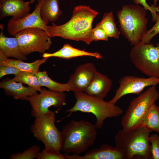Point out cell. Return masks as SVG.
<instances>
[{"label": "cell", "mask_w": 159, "mask_h": 159, "mask_svg": "<svg viewBox=\"0 0 159 159\" xmlns=\"http://www.w3.org/2000/svg\"><path fill=\"white\" fill-rule=\"evenodd\" d=\"M67 159H126L128 158L125 152L116 147L104 143L99 148L91 150L84 155H80L64 153Z\"/></svg>", "instance_id": "14"}, {"label": "cell", "mask_w": 159, "mask_h": 159, "mask_svg": "<svg viewBox=\"0 0 159 159\" xmlns=\"http://www.w3.org/2000/svg\"><path fill=\"white\" fill-rule=\"evenodd\" d=\"M149 141L151 143L152 158L159 159V135L155 134H152L149 136Z\"/></svg>", "instance_id": "29"}, {"label": "cell", "mask_w": 159, "mask_h": 159, "mask_svg": "<svg viewBox=\"0 0 159 159\" xmlns=\"http://www.w3.org/2000/svg\"><path fill=\"white\" fill-rule=\"evenodd\" d=\"M55 112L52 111L46 114L35 118L30 130L35 138L44 144L45 148L61 151V132L55 124Z\"/></svg>", "instance_id": "7"}, {"label": "cell", "mask_w": 159, "mask_h": 159, "mask_svg": "<svg viewBox=\"0 0 159 159\" xmlns=\"http://www.w3.org/2000/svg\"><path fill=\"white\" fill-rule=\"evenodd\" d=\"M141 126L149 132L159 133V107L155 104L147 111L142 120Z\"/></svg>", "instance_id": "22"}, {"label": "cell", "mask_w": 159, "mask_h": 159, "mask_svg": "<svg viewBox=\"0 0 159 159\" xmlns=\"http://www.w3.org/2000/svg\"><path fill=\"white\" fill-rule=\"evenodd\" d=\"M85 56L94 57L98 59L103 58L102 55L99 53L90 52L80 50L74 48L67 43L64 44L61 49L55 52L44 53L42 55L43 58L54 57L66 59Z\"/></svg>", "instance_id": "19"}, {"label": "cell", "mask_w": 159, "mask_h": 159, "mask_svg": "<svg viewBox=\"0 0 159 159\" xmlns=\"http://www.w3.org/2000/svg\"><path fill=\"white\" fill-rule=\"evenodd\" d=\"M42 0H30L29 2L30 3V4H33L36 1H37L38 2H39Z\"/></svg>", "instance_id": "33"}, {"label": "cell", "mask_w": 159, "mask_h": 159, "mask_svg": "<svg viewBox=\"0 0 159 159\" xmlns=\"http://www.w3.org/2000/svg\"><path fill=\"white\" fill-rule=\"evenodd\" d=\"M48 58H43L32 63H27L21 59H9L0 51V65H7L16 67L22 71L36 73L39 71L41 65L45 63Z\"/></svg>", "instance_id": "20"}, {"label": "cell", "mask_w": 159, "mask_h": 159, "mask_svg": "<svg viewBox=\"0 0 159 159\" xmlns=\"http://www.w3.org/2000/svg\"><path fill=\"white\" fill-rule=\"evenodd\" d=\"M135 4H140L146 11H149L152 15V20L156 22L157 20V13L159 11V6H155L154 4L149 6L146 2V0H132Z\"/></svg>", "instance_id": "30"}, {"label": "cell", "mask_w": 159, "mask_h": 159, "mask_svg": "<svg viewBox=\"0 0 159 159\" xmlns=\"http://www.w3.org/2000/svg\"><path fill=\"white\" fill-rule=\"evenodd\" d=\"M36 75L42 87H45L49 90L57 92L70 91L67 83L62 84L53 80L48 76L46 71H39L36 73Z\"/></svg>", "instance_id": "23"}, {"label": "cell", "mask_w": 159, "mask_h": 159, "mask_svg": "<svg viewBox=\"0 0 159 159\" xmlns=\"http://www.w3.org/2000/svg\"></svg>", "instance_id": "35"}, {"label": "cell", "mask_w": 159, "mask_h": 159, "mask_svg": "<svg viewBox=\"0 0 159 159\" xmlns=\"http://www.w3.org/2000/svg\"><path fill=\"white\" fill-rule=\"evenodd\" d=\"M150 132L140 126L129 130H119L114 137L115 147L123 150L128 159L136 156L152 158L149 138Z\"/></svg>", "instance_id": "5"}, {"label": "cell", "mask_w": 159, "mask_h": 159, "mask_svg": "<svg viewBox=\"0 0 159 159\" xmlns=\"http://www.w3.org/2000/svg\"><path fill=\"white\" fill-rule=\"evenodd\" d=\"M159 33V11L157 13V20L155 24L146 33L140 42L143 43H149L152 39Z\"/></svg>", "instance_id": "28"}, {"label": "cell", "mask_w": 159, "mask_h": 159, "mask_svg": "<svg viewBox=\"0 0 159 159\" xmlns=\"http://www.w3.org/2000/svg\"><path fill=\"white\" fill-rule=\"evenodd\" d=\"M130 57L132 64L143 73L149 77H159V42H140L131 49Z\"/></svg>", "instance_id": "8"}, {"label": "cell", "mask_w": 159, "mask_h": 159, "mask_svg": "<svg viewBox=\"0 0 159 159\" xmlns=\"http://www.w3.org/2000/svg\"><path fill=\"white\" fill-rule=\"evenodd\" d=\"M31 9L29 1L0 0V19L12 16V20H17L29 15Z\"/></svg>", "instance_id": "15"}, {"label": "cell", "mask_w": 159, "mask_h": 159, "mask_svg": "<svg viewBox=\"0 0 159 159\" xmlns=\"http://www.w3.org/2000/svg\"><path fill=\"white\" fill-rule=\"evenodd\" d=\"M108 37L105 30L101 27L96 25L92 32V41L108 40Z\"/></svg>", "instance_id": "31"}, {"label": "cell", "mask_w": 159, "mask_h": 159, "mask_svg": "<svg viewBox=\"0 0 159 159\" xmlns=\"http://www.w3.org/2000/svg\"><path fill=\"white\" fill-rule=\"evenodd\" d=\"M158 0H153L154 5L155 6H157V3Z\"/></svg>", "instance_id": "34"}, {"label": "cell", "mask_w": 159, "mask_h": 159, "mask_svg": "<svg viewBox=\"0 0 159 159\" xmlns=\"http://www.w3.org/2000/svg\"><path fill=\"white\" fill-rule=\"evenodd\" d=\"M0 87L4 90L6 95L13 97L16 100H26L27 98L37 93L33 88L23 85L20 82H11L9 79L1 82Z\"/></svg>", "instance_id": "18"}, {"label": "cell", "mask_w": 159, "mask_h": 159, "mask_svg": "<svg viewBox=\"0 0 159 159\" xmlns=\"http://www.w3.org/2000/svg\"><path fill=\"white\" fill-rule=\"evenodd\" d=\"M97 129L95 124L88 121L71 120L61 131V151L77 155L85 152L95 142Z\"/></svg>", "instance_id": "2"}, {"label": "cell", "mask_w": 159, "mask_h": 159, "mask_svg": "<svg viewBox=\"0 0 159 159\" xmlns=\"http://www.w3.org/2000/svg\"><path fill=\"white\" fill-rule=\"evenodd\" d=\"M96 25L103 28L108 37L119 39L121 32L117 27L112 12L104 13L102 20Z\"/></svg>", "instance_id": "24"}, {"label": "cell", "mask_w": 159, "mask_h": 159, "mask_svg": "<svg viewBox=\"0 0 159 159\" xmlns=\"http://www.w3.org/2000/svg\"><path fill=\"white\" fill-rule=\"evenodd\" d=\"M43 1V0H42L38 2L33 11L26 16L17 20L11 19L9 21L7 30L10 35L15 37L19 31L29 28H37L45 31L46 26L48 23L42 19L40 14Z\"/></svg>", "instance_id": "12"}, {"label": "cell", "mask_w": 159, "mask_h": 159, "mask_svg": "<svg viewBox=\"0 0 159 159\" xmlns=\"http://www.w3.org/2000/svg\"><path fill=\"white\" fill-rule=\"evenodd\" d=\"M98 14V12L89 6H77L74 8L68 21L60 25L52 22V26H46L45 31L50 38L60 37L83 41L89 44L92 42V22Z\"/></svg>", "instance_id": "1"}, {"label": "cell", "mask_w": 159, "mask_h": 159, "mask_svg": "<svg viewBox=\"0 0 159 159\" xmlns=\"http://www.w3.org/2000/svg\"><path fill=\"white\" fill-rule=\"evenodd\" d=\"M146 11L139 4H129L117 12L120 32L133 46L141 41L147 31Z\"/></svg>", "instance_id": "3"}, {"label": "cell", "mask_w": 159, "mask_h": 159, "mask_svg": "<svg viewBox=\"0 0 159 159\" xmlns=\"http://www.w3.org/2000/svg\"><path fill=\"white\" fill-rule=\"evenodd\" d=\"M11 82H19L28 85L37 91L42 90V87L37 78L36 73L30 72H22L15 75L13 79H9Z\"/></svg>", "instance_id": "25"}, {"label": "cell", "mask_w": 159, "mask_h": 159, "mask_svg": "<svg viewBox=\"0 0 159 159\" xmlns=\"http://www.w3.org/2000/svg\"><path fill=\"white\" fill-rule=\"evenodd\" d=\"M119 86L115 90V95L108 102L115 104L124 96L129 94H139L146 87L156 85L159 84V77H140L127 75L121 77L119 81Z\"/></svg>", "instance_id": "11"}, {"label": "cell", "mask_w": 159, "mask_h": 159, "mask_svg": "<svg viewBox=\"0 0 159 159\" xmlns=\"http://www.w3.org/2000/svg\"><path fill=\"white\" fill-rule=\"evenodd\" d=\"M159 97V93L155 86H152L134 98L122 117V129L127 130L141 126L146 113L155 104Z\"/></svg>", "instance_id": "6"}, {"label": "cell", "mask_w": 159, "mask_h": 159, "mask_svg": "<svg viewBox=\"0 0 159 159\" xmlns=\"http://www.w3.org/2000/svg\"><path fill=\"white\" fill-rule=\"evenodd\" d=\"M40 14L42 19L48 23L57 20L62 14L59 9V0H43Z\"/></svg>", "instance_id": "21"}, {"label": "cell", "mask_w": 159, "mask_h": 159, "mask_svg": "<svg viewBox=\"0 0 159 159\" xmlns=\"http://www.w3.org/2000/svg\"><path fill=\"white\" fill-rule=\"evenodd\" d=\"M96 71L95 65L91 62L85 63L77 67L67 82L70 91L74 92H84Z\"/></svg>", "instance_id": "13"}, {"label": "cell", "mask_w": 159, "mask_h": 159, "mask_svg": "<svg viewBox=\"0 0 159 159\" xmlns=\"http://www.w3.org/2000/svg\"><path fill=\"white\" fill-rule=\"evenodd\" d=\"M17 39L21 52L26 56L38 52L43 53L52 44L51 38L44 30L37 28H29L18 32Z\"/></svg>", "instance_id": "9"}, {"label": "cell", "mask_w": 159, "mask_h": 159, "mask_svg": "<svg viewBox=\"0 0 159 159\" xmlns=\"http://www.w3.org/2000/svg\"><path fill=\"white\" fill-rule=\"evenodd\" d=\"M4 25L0 24V51L7 58L12 57L22 60H26L27 57L21 52L17 40L15 37L5 36L3 30Z\"/></svg>", "instance_id": "17"}, {"label": "cell", "mask_w": 159, "mask_h": 159, "mask_svg": "<svg viewBox=\"0 0 159 159\" xmlns=\"http://www.w3.org/2000/svg\"><path fill=\"white\" fill-rule=\"evenodd\" d=\"M112 82L106 75L97 71L84 92L90 96L104 99L110 90Z\"/></svg>", "instance_id": "16"}, {"label": "cell", "mask_w": 159, "mask_h": 159, "mask_svg": "<svg viewBox=\"0 0 159 159\" xmlns=\"http://www.w3.org/2000/svg\"><path fill=\"white\" fill-rule=\"evenodd\" d=\"M74 95L75 103L65 112L69 113V116L77 111L92 114L96 118L95 125L97 129L102 127L106 119L118 117L123 112L120 107L115 104L90 96L84 92H74Z\"/></svg>", "instance_id": "4"}, {"label": "cell", "mask_w": 159, "mask_h": 159, "mask_svg": "<svg viewBox=\"0 0 159 159\" xmlns=\"http://www.w3.org/2000/svg\"><path fill=\"white\" fill-rule=\"evenodd\" d=\"M39 146L34 145L24 150L22 152H18L11 155L10 159H36L40 152Z\"/></svg>", "instance_id": "26"}, {"label": "cell", "mask_w": 159, "mask_h": 159, "mask_svg": "<svg viewBox=\"0 0 159 159\" xmlns=\"http://www.w3.org/2000/svg\"><path fill=\"white\" fill-rule=\"evenodd\" d=\"M28 97L26 99L31 107V115L36 118L49 113L52 106L59 107L66 103V95L64 92H59L42 89L39 92Z\"/></svg>", "instance_id": "10"}, {"label": "cell", "mask_w": 159, "mask_h": 159, "mask_svg": "<svg viewBox=\"0 0 159 159\" xmlns=\"http://www.w3.org/2000/svg\"><path fill=\"white\" fill-rule=\"evenodd\" d=\"M64 155L60 151H57L45 148L39 153L36 159H66Z\"/></svg>", "instance_id": "27"}, {"label": "cell", "mask_w": 159, "mask_h": 159, "mask_svg": "<svg viewBox=\"0 0 159 159\" xmlns=\"http://www.w3.org/2000/svg\"><path fill=\"white\" fill-rule=\"evenodd\" d=\"M23 72L17 68L9 65H0V78L11 74L17 75Z\"/></svg>", "instance_id": "32"}]
</instances>
